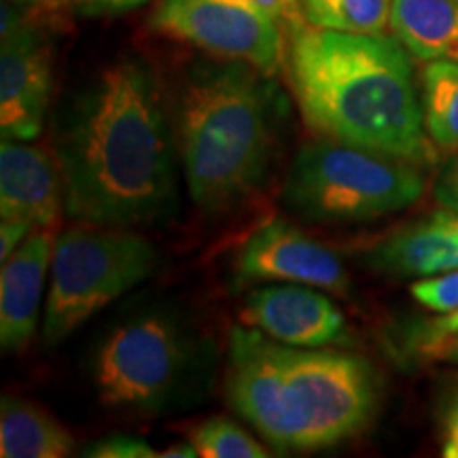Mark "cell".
<instances>
[{
	"instance_id": "obj_1",
	"label": "cell",
	"mask_w": 458,
	"mask_h": 458,
	"mask_svg": "<svg viewBox=\"0 0 458 458\" xmlns=\"http://www.w3.org/2000/svg\"><path fill=\"white\" fill-rule=\"evenodd\" d=\"M55 159L74 221L134 227L172 215L179 145L148 64L117 62L79 94L55 131Z\"/></svg>"
},
{
	"instance_id": "obj_2",
	"label": "cell",
	"mask_w": 458,
	"mask_h": 458,
	"mask_svg": "<svg viewBox=\"0 0 458 458\" xmlns=\"http://www.w3.org/2000/svg\"><path fill=\"white\" fill-rule=\"evenodd\" d=\"M225 397L274 450L318 452L371 425L380 377L359 354L291 346L259 329L233 327Z\"/></svg>"
},
{
	"instance_id": "obj_3",
	"label": "cell",
	"mask_w": 458,
	"mask_h": 458,
	"mask_svg": "<svg viewBox=\"0 0 458 458\" xmlns=\"http://www.w3.org/2000/svg\"><path fill=\"white\" fill-rule=\"evenodd\" d=\"M410 51L397 37L291 26L289 77L318 136L410 162L431 157Z\"/></svg>"
},
{
	"instance_id": "obj_4",
	"label": "cell",
	"mask_w": 458,
	"mask_h": 458,
	"mask_svg": "<svg viewBox=\"0 0 458 458\" xmlns=\"http://www.w3.org/2000/svg\"><path fill=\"white\" fill-rule=\"evenodd\" d=\"M283 96L270 74L236 60L196 62L174 100V131L189 196L206 213L242 204L266 182Z\"/></svg>"
},
{
	"instance_id": "obj_5",
	"label": "cell",
	"mask_w": 458,
	"mask_h": 458,
	"mask_svg": "<svg viewBox=\"0 0 458 458\" xmlns=\"http://www.w3.org/2000/svg\"><path fill=\"white\" fill-rule=\"evenodd\" d=\"M425 189L416 162L323 139L295 151L283 199L306 221L363 223L410 208Z\"/></svg>"
},
{
	"instance_id": "obj_6",
	"label": "cell",
	"mask_w": 458,
	"mask_h": 458,
	"mask_svg": "<svg viewBox=\"0 0 458 458\" xmlns=\"http://www.w3.org/2000/svg\"><path fill=\"white\" fill-rule=\"evenodd\" d=\"M157 249L128 227L79 223L55 240L43 340L57 346L157 270Z\"/></svg>"
},
{
	"instance_id": "obj_7",
	"label": "cell",
	"mask_w": 458,
	"mask_h": 458,
	"mask_svg": "<svg viewBox=\"0 0 458 458\" xmlns=\"http://www.w3.org/2000/svg\"><path fill=\"white\" fill-rule=\"evenodd\" d=\"M193 340L179 317L145 310L119 320L96 348L91 377L108 408L157 411L191 368Z\"/></svg>"
},
{
	"instance_id": "obj_8",
	"label": "cell",
	"mask_w": 458,
	"mask_h": 458,
	"mask_svg": "<svg viewBox=\"0 0 458 458\" xmlns=\"http://www.w3.org/2000/svg\"><path fill=\"white\" fill-rule=\"evenodd\" d=\"M148 24L216 60H236L274 74L283 64L278 20L257 0H159Z\"/></svg>"
},
{
	"instance_id": "obj_9",
	"label": "cell",
	"mask_w": 458,
	"mask_h": 458,
	"mask_svg": "<svg viewBox=\"0 0 458 458\" xmlns=\"http://www.w3.org/2000/svg\"><path fill=\"white\" fill-rule=\"evenodd\" d=\"M0 41V131L34 140L43 131L51 98V47L41 28L4 0Z\"/></svg>"
},
{
	"instance_id": "obj_10",
	"label": "cell",
	"mask_w": 458,
	"mask_h": 458,
	"mask_svg": "<svg viewBox=\"0 0 458 458\" xmlns=\"http://www.w3.org/2000/svg\"><path fill=\"white\" fill-rule=\"evenodd\" d=\"M295 283L348 295L351 278L334 250L283 219L263 223L233 261L232 284Z\"/></svg>"
},
{
	"instance_id": "obj_11",
	"label": "cell",
	"mask_w": 458,
	"mask_h": 458,
	"mask_svg": "<svg viewBox=\"0 0 458 458\" xmlns=\"http://www.w3.org/2000/svg\"><path fill=\"white\" fill-rule=\"evenodd\" d=\"M320 291L295 283L261 286L246 295L242 323L291 346H348L351 331L346 318Z\"/></svg>"
},
{
	"instance_id": "obj_12",
	"label": "cell",
	"mask_w": 458,
	"mask_h": 458,
	"mask_svg": "<svg viewBox=\"0 0 458 458\" xmlns=\"http://www.w3.org/2000/svg\"><path fill=\"white\" fill-rule=\"evenodd\" d=\"M64 210L60 164L28 140L3 139L0 145V215L54 227Z\"/></svg>"
},
{
	"instance_id": "obj_13",
	"label": "cell",
	"mask_w": 458,
	"mask_h": 458,
	"mask_svg": "<svg viewBox=\"0 0 458 458\" xmlns=\"http://www.w3.org/2000/svg\"><path fill=\"white\" fill-rule=\"evenodd\" d=\"M55 240L49 232H32L0 272V346L21 352L38 329V314L47 274L54 261Z\"/></svg>"
},
{
	"instance_id": "obj_14",
	"label": "cell",
	"mask_w": 458,
	"mask_h": 458,
	"mask_svg": "<svg viewBox=\"0 0 458 458\" xmlns=\"http://www.w3.org/2000/svg\"><path fill=\"white\" fill-rule=\"evenodd\" d=\"M365 263L397 278H428L458 270V215L437 210L380 240Z\"/></svg>"
},
{
	"instance_id": "obj_15",
	"label": "cell",
	"mask_w": 458,
	"mask_h": 458,
	"mask_svg": "<svg viewBox=\"0 0 458 458\" xmlns=\"http://www.w3.org/2000/svg\"><path fill=\"white\" fill-rule=\"evenodd\" d=\"M391 30L418 60L458 64V0H393Z\"/></svg>"
},
{
	"instance_id": "obj_16",
	"label": "cell",
	"mask_w": 458,
	"mask_h": 458,
	"mask_svg": "<svg viewBox=\"0 0 458 458\" xmlns=\"http://www.w3.org/2000/svg\"><path fill=\"white\" fill-rule=\"evenodd\" d=\"M74 439L54 416L32 401L4 394L0 403V456L64 458L72 454Z\"/></svg>"
},
{
	"instance_id": "obj_17",
	"label": "cell",
	"mask_w": 458,
	"mask_h": 458,
	"mask_svg": "<svg viewBox=\"0 0 458 458\" xmlns=\"http://www.w3.org/2000/svg\"><path fill=\"white\" fill-rule=\"evenodd\" d=\"M420 105L428 140L445 151H458V64L427 62L420 77Z\"/></svg>"
},
{
	"instance_id": "obj_18",
	"label": "cell",
	"mask_w": 458,
	"mask_h": 458,
	"mask_svg": "<svg viewBox=\"0 0 458 458\" xmlns=\"http://www.w3.org/2000/svg\"><path fill=\"white\" fill-rule=\"evenodd\" d=\"M301 20L314 28L351 34H386L393 0H301Z\"/></svg>"
},
{
	"instance_id": "obj_19",
	"label": "cell",
	"mask_w": 458,
	"mask_h": 458,
	"mask_svg": "<svg viewBox=\"0 0 458 458\" xmlns=\"http://www.w3.org/2000/svg\"><path fill=\"white\" fill-rule=\"evenodd\" d=\"M189 442L204 458H266V450L253 435L225 418H210L189 433Z\"/></svg>"
},
{
	"instance_id": "obj_20",
	"label": "cell",
	"mask_w": 458,
	"mask_h": 458,
	"mask_svg": "<svg viewBox=\"0 0 458 458\" xmlns=\"http://www.w3.org/2000/svg\"><path fill=\"white\" fill-rule=\"evenodd\" d=\"M410 291L422 308L442 314L431 325H427V329L420 334V344L437 340L458 329V270L418 278Z\"/></svg>"
},
{
	"instance_id": "obj_21",
	"label": "cell",
	"mask_w": 458,
	"mask_h": 458,
	"mask_svg": "<svg viewBox=\"0 0 458 458\" xmlns=\"http://www.w3.org/2000/svg\"><path fill=\"white\" fill-rule=\"evenodd\" d=\"M81 456L89 458H157L156 452L145 439L131 435H108L105 439L85 445Z\"/></svg>"
},
{
	"instance_id": "obj_22",
	"label": "cell",
	"mask_w": 458,
	"mask_h": 458,
	"mask_svg": "<svg viewBox=\"0 0 458 458\" xmlns=\"http://www.w3.org/2000/svg\"><path fill=\"white\" fill-rule=\"evenodd\" d=\"M433 198L442 208L458 215V153L439 170L433 185Z\"/></svg>"
},
{
	"instance_id": "obj_23",
	"label": "cell",
	"mask_w": 458,
	"mask_h": 458,
	"mask_svg": "<svg viewBox=\"0 0 458 458\" xmlns=\"http://www.w3.org/2000/svg\"><path fill=\"white\" fill-rule=\"evenodd\" d=\"M34 229L37 225L26 219H3V225H0V261H7L26 242Z\"/></svg>"
},
{
	"instance_id": "obj_24",
	"label": "cell",
	"mask_w": 458,
	"mask_h": 458,
	"mask_svg": "<svg viewBox=\"0 0 458 458\" xmlns=\"http://www.w3.org/2000/svg\"><path fill=\"white\" fill-rule=\"evenodd\" d=\"M151 0H71V7L79 13L98 17V15H119L142 7Z\"/></svg>"
},
{
	"instance_id": "obj_25",
	"label": "cell",
	"mask_w": 458,
	"mask_h": 458,
	"mask_svg": "<svg viewBox=\"0 0 458 458\" xmlns=\"http://www.w3.org/2000/svg\"><path fill=\"white\" fill-rule=\"evenodd\" d=\"M442 456L458 458V393L452 394L442 414Z\"/></svg>"
},
{
	"instance_id": "obj_26",
	"label": "cell",
	"mask_w": 458,
	"mask_h": 458,
	"mask_svg": "<svg viewBox=\"0 0 458 458\" xmlns=\"http://www.w3.org/2000/svg\"><path fill=\"white\" fill-rule=\"evenodd\" d=\"M418 351L425 354L427 359L458 363V329L444 337H437V340L418 344Z\"/></svg>"
},
{
	"instance_id": "obj_27",
	"label": "cell",
	"mask_w": 458,
	"mask_h": 458,
	"mask_svg": "<svg viewBox=\"0 0 458 458\" xmlns=\"http://www.w3.org/2000/svg\"><path fill=\"white\" fill-rule=\"evenodd\" d=\"M257 3L266 11H270L276 20H284L289 26H295L297 21H301V0H257Z\"/></svg>"
},
{
	"instance_id": "obj_28",
	"label": "cell",
	"mask_w": 458,
	"mask_h": 458,
	"mask_svg": "<svg viewBox=\"0 0 458 458\" xmlns=\"http://www.w3.org/2000/svg\"><path fill=\"white\" fill-rule=\"evenodd\" d=\"M198 450L193 448L191 442L187 444H174L170 448H165L164 452H159V458H196Z\"/></svg>"
},
{
	"instance_id": "obj_29",
	"label": "cell",
	"mask_w": 458,
	"mask_h": 458,
	"mask_svg": "<svg viewBox=\"0 0 458 458\" xmlns=\"http://www.w3.org/2000/svg\"><path fill=\"white\" fill-rule=\"evenodd\" d=\"M38 7L51 11V13H60V11L71 7V0H38Z\"/></svg>"
},
{
	"instance_id": "obj_30",
	"label": "cell",
	"mask_w": 458,
	"mask_h": 458,
	"mask_svg": "<svg viewBox=\"0 0 458 458\" xmlns=\"http://www.w3.org/2000/svg\"><path fill=\"white\" fill-rule=\"evenodd\" d=\"M9 3L17 7H38V0H9Z\"/></svg>"
}]
</instances>
